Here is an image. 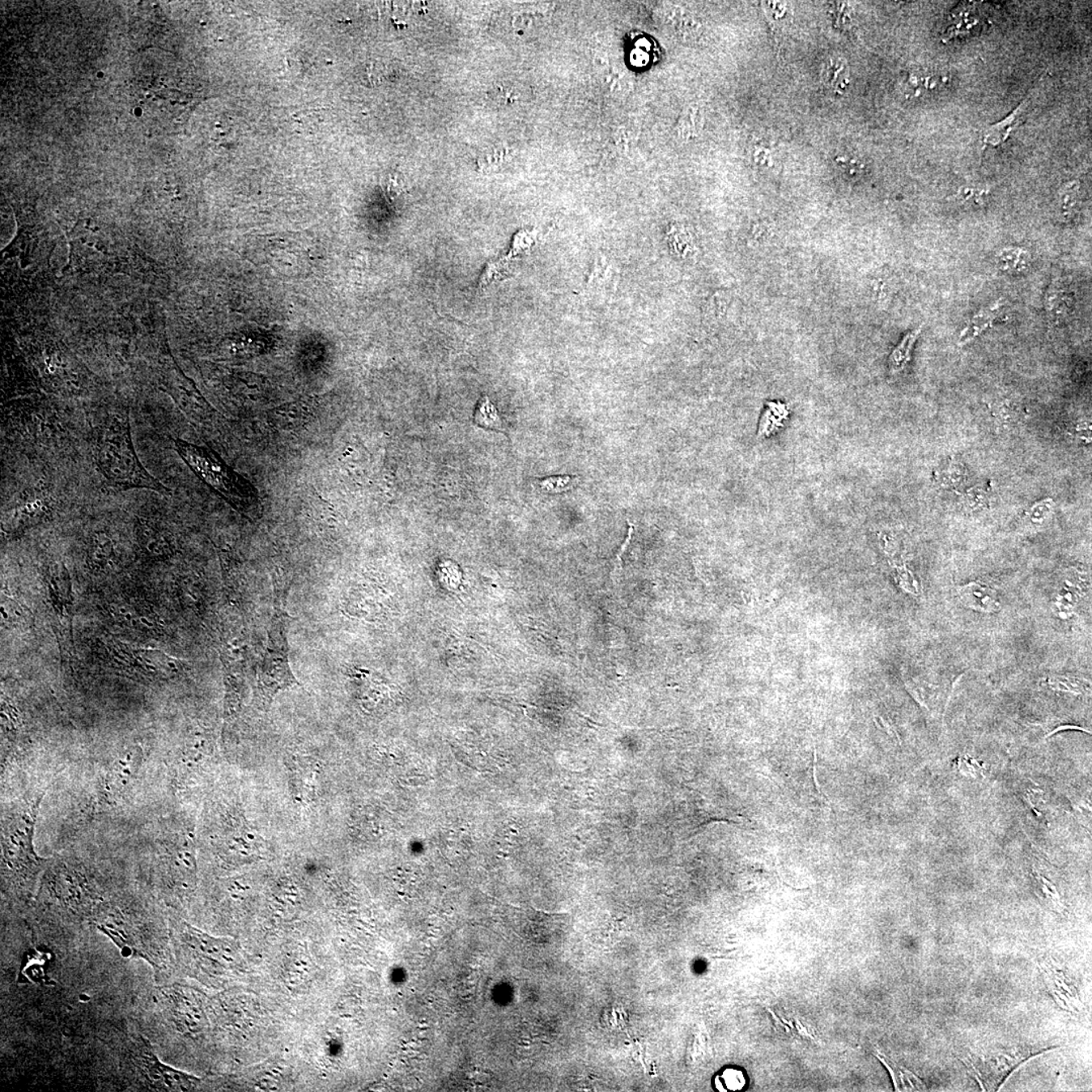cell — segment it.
Returning <instances> with one entry per match:
<instances>
[{
    "label": "cell",
    "instance_id": "d590c367",
    "mask_svg": "<svg viewBox=\"0 0 1092 1092\" xmlns=\"http://www.w3.org/2000/svg\"><path fill=\"white\" fill-rule=\"evenodd\" d=\"M817 761H818V753H817V749H814V783H815V786H817L818 792L820 794V797H822L826 798V797H824L823 793L822 792V789H820V786H819L818 781V777H817ZM826 801H827V799H826Z\"/></svg>",
    "mask_w": 1092,
    "mask_h": 1092
},
{
    "label": "cell",
    "instance_id": "f1b7e54d",
    "mask_svg": "<svg viewBox=\"0 0 1092 1092\" xmlns=\"http://www.w3.org/2000/svg\"><path fill=\"white\" fill-rule=\"evenodd\" d=\"M989 192L988 189L974 188V186H963L958 190L954 200L958 204L975 208V206H984L988 200Z\"/></svg>",
    "mask_w": 1092,
    "mask_h": 1092
},
{
    "label": "cell",
    "instance_id": "5bb4252c",
    "mask_svg": "<svg viewBox=\"0 0 1092 1092\" xmlns=\"http://www.w3.org/2000/svg\"><path fill=\"white\" fill-rule=\"evenodd\" d=\"M960 602L966 608L982 613H993L1000 610L996 590L979 582H972L957 588Z\"/></svg>",
    "mask_w": 1092,
    "mask_h": 1092
},
{
    "label": "cell",
    "instance_id": "484cf974",
    "mask_svg": "<svg viewBox=\"0 0 1092 1092\" xmlns=\"http://www.w3.org/2000/svg\"><path fill=\"white\" fill-rule=\"evenodd\" d=\"M714 1086L718 1091H738L745 1089L746 1077L744 1071L728 1069L714 1079Z\"/></svg>",
    "mask_w": 1092,
    "mask_h": 1092
},
{
    "label": "cell",
    "instance_id": "836d02e7",
    "mask_svg": "<svg viewBox=\"0 0 1092 1092\" xmlns=\"http://www.w3.org/2000/svg\"><path fill=\"white\" fill-rule=\"evenodd\" d=\"M628 525L629 529L627 538V539H625L623 545L621 546L619 551L617 552L614 571H613V574H614V572L618 571L621 566H622V555L624 554V552L627 551V548L628 547L629 543H631V538L633 537V531H635V526H633V525H631V522H628Z\"/></svg>",
    "mask_w": 1092,
    "mask_h": 1092
},
{
    "label": "cell",
    "instance_id": "603a6c76",
    "mask_svg": "<svg viewBox=\"0 0 1092 1092\" xmlns=\"http://www.w3.org/2000/svg\"><path fill=\"white\" fill-rule=\"evenodd\" d=\"M936 76L923 69L909 71L903 81V91L909 99H916L936 87Z\"/></svg>",
    "mask_w": 1092,
    "mask_h": 1092
},
{
    "label": "cell",
    "instance_id": "d6986e66",
    "mask_svg": "<svg viewBox=\"0 0 1092 1092\" xmlns=\"http://www.w3.org/2000/svg\"><path fill=\"white\" fill-rule=\"evenodd\" d=\"M923 332V326L917 327L915 330L909 331L907 335L901 339L900 342L893 349L888 359V369L890 376H894L903 372L907 368L909 361L911 359L913 348L917 339Z\"/></svg>",
    "mask_w": 1092,
    "mask_h": 1092
},
{
    "label": "cell",
    "instance_id": "cb8c5ba5",
    "mask_svg": "<svg viewBox=\"0 0 1092 1092\" xmlns=\"http://www.w3.org/2000/svg\"><path fill=\"white\" fill-rule=\"evenodd\" d=\"M668 242L672 253L679 257H689L695 254V242L688 229L681 225H673L669 231Z\"/></svg>",
    "mask_w": 1092,
    "mask_h": 1092
},
{
    "label": "cell",
    "instance_id": "d4e9b609",
    "mask_svg": "<svg viewBox=\"0 0 1092 1092\" xmlns=\"http://www.w3.org/2000/svg\"><path fill=\"white\" fill-rule=\"evenodd\" d=\"M767 406H768V408H767L765 413L763 414L760 426H758V437L761 438V440L762 438L768 437L770 434L777 431L778 428L781 427L782 422L786 419L789 413L788 408H787L785 404L774 403V402H772V403H768Z\"/></svg>",
    "mask_w": 1092,
    "mask_h": 1092
},
{
    "label": "cell",
    "instance_id": "7c38bea8",
    "mask_svg": "<svg viewBox=\"0 0 1092 1092\" xmlns=\"http://www.w3.org/2000/svg\"><path fill=\"white\" fill-rule=\"evenodd\" d=\"M18 502L11 509V521L22 526L46 516L53 501L45 491L32 489L23 493Z\"/></svg>",
    "mask_w": 1092,
    "mask_h": 1092
},
{
    "label": "cell",
    "instance_id": "6da1fadb",
    "mask_svg": "<svg viewBox=\"0 0 1092 1092\" xmlns=\"http://www.w3.org/2000/svg\"><path fill=\"white\" fill-rule=\"evenodd\" d=\"M89 924L112 940L125 957L147 962L158 977L168 969L169 928L162 931L159 921L125 908L116 900L104 899L96 907Z\"/></svg>",
    "mask_w": 1092,
    "mask_h": 1092
},
{
    "label": "cell",
    "instance_id": "83f0119b",
    "mask_svg": "<svg viewBox=\"0 0 1092 1092\" xmlns=\"http://www.w3.org/2000/svg\"><path fill=\"white\" fill-rule=\"evenodd\" d=\"M1047 685L1055 691L1073 694V695H1081L1086 691V685L1083 681L1077 678L1054 675L1047 678Z\"/></svg>",
    "mask_w": 1092,
    "mask_h": 1092
},
{
    "label": "cell",
    "instance_id": "ac0fdd59",
    "mask_svg": "<svg viewBox=\"0 0 1092 1092\" xmlns=\"http://www.w3.org/2000/svg\"><path fill=\"white\" fill-rule=\"evenodd\" d=\"M1030 97H1032V95H1029L1028 96H1026V99L1024 101H1022V103L1020 105H1018V107L1016 109H1014V111L1012 113H1010V115L1008 117H1005L1004 121H1000V123L990 125V127L988 130H986L984 136V142L985 145L993 146V147H996V146H1000L1005 143L1006 139H1008V138L1009 137L1010 133H1012L1013 130L1016 129L1018 121H1020L1021 120L1022 113H1024L1025 109L1026 108V107H1028L1030 104Z\"/></svg>",
    "mask_w": 1092,
    "mask_h": 1092
},
{
    "label": "cell",
    "instance_id": "4dcf8cb0",
    "mask_svg": "<svg viewBox=\"0 0 1092 1092\" xmlns=\"http://www.w3.org/2000/svg\"><path fill=\"white\" fill-rule=\"evenodd\" d=\"M830 71L831 75V79H828V83H831V87H834L835 91L846 87L848 81V70L842 60L831 61Z\"/></svg>",
    "mask_w": 1092,
    "mask_h": 1092
},
{
    "label": "cell",
    "instance_id": "8d00e7d4",
    "mask_svg": "<svg viewBox=\"0 0 1092 1092\" xmlns=\"http://www.w3.org/2000/svg\"><path fill=\"white\" fill-rule=\"evenodd\" d=\"M103 76H104V73H103V72H101V73L99 72V79H101V77H103Z\"/></svg>",
    "mask_w": 1092,
    "mask_h": 1092
},
{
    "label": "cell",
    "instance_id": "8992f818",
    "mask_svg": "<svg viewBox=\"0 0 1092 1092\" xmlns=\"http://www.w3.org/2000/svg\"><path fill=\"white\" fill-rule=\"evenodd\" d=\"M174 446L185 464L210 488L246 516H257V491L249 481L227 465L217 453L182 440H174Z\"/></svg>",
    "mask_w": 1092,
    "mask_h": 1092
},
{
    "label": "cell",
    "instance_id": "f546056e",
    "mask_svg": "<svg viewBox=\"0 0 1092 1092\" xmlns=\"http://www.w3.org/2000/svg\"><path fill=\"white\" fill-rule=\"evenodd\" d=\"M701 119L700 112L698 108L688 109L686 115L682 117L679 125L680 133L684 137L695 136L699 132Z\"/></svg>",
    "mask_w": 1092,
    "mask_h": 1092
},
{
    "label": "cell",
    "instance_id": "ba28073f",
    "mask_svg": "<svg viewBox=\"0 0 1092 1092\" xmlns=\"http://www.w3.org/2000/svg\"><path fill=\"white\" fill-rule=\"evenodd\" d=\"M1032 1051L1024 1049L1022 1047L1010 1050L1009 1052L1004 1051H989L985 1054L974 1055L970 1056L969 1066L971 1067L973 1073H975L974 1077L980 1083L984 1090H996L1001 1086L1005 1079L1012 1073L1014 1069L1026 1058L1030 1057Z\"/></svg>",
    "mask_w": 1092,
    "mask_h": 1092
},
{
    "label": "cell",
    "instance_id": "4fadbf2b",
    "mask_svg": "<svg viewBox=\"0 0 1092 1092\" xmlns=\"http://www.w3.org/2000/svg\"><path fill=\"white\" fill-rule=\"evenodd\" d=\"M1044 304L1051 322L1055 325L1063 324L1073 314L1075 296L1064 282L1055 279L1047 290Z\"/></svg>",
    "mask_w": 1092,
    "mask_h": 1092
},
{
    "label": "cell",
    "instance_id": "d6a6232c",
    "mask_svg": "<svg viewBox=\"0 0 1092 1092\" xmlns=\"http://www.w3.org/2000/svg\"><path fill=\"white\" fill-rule=\"evenodd\" d=\"M1037 880L1039 886H1040L1042 894L1044 895L1046 899H1048L1051 901V903L1054 904L1060 903V897H1059L1058 892L1056 890V888L1054 887V885L1052 883H1050L1048 880L1045 879L1044 877H1042L1041 875H1037Z\"/></svg>",
    "mask_w": 1092,
    "mask_h": 1092
},
{
    "label": "cell",
    "instance_id": "e0dca14e",
    "mask_svg": "<svg viewBox=\"0 0 1092 1092\" xmlns=\"http://www.w3.org/2000/svg\"><path fill=\"white\" fill-rule=\"evenodd\" d=\"M1082 190L1078 181L1067 182L1059 189L1057 196V212L1061 220L1073 221L1081 213L1082 206Z\"/></svg>",
    "mask_w": 1092,
    "mask_h": 1092
},
{
    "label": "cell",
    "instance_id": "2e32d148",
    "mask_svg": "<svg viewBox=\"0 0 1092 1092\" xmlns=\"http://www.w3.org/2000/svg\"><path fill=\"white\" fill-rule=\"evenodd\" d=\"M997 269L1005 274L1022 275L1028 273L1033 265V255L1025 247H1005L996 254Z\"/></svg>",
    "mask_w": 1092,
    "mask_h": 1092
},
{
    "label": "cell",
    "instance_id": "52a82bcc",
    "mask_svg": "<svg viewBox=\"0 0 1092 1092\" xmlns=\"http://www.w3.org/2000/svg\"><path fill=\"white\" fill-rule=\"evenodd\" d=\"M125 1071L135 1086L152 1091H193L202 1079L174 1069L161 1060L151 1041L144 1034H136L125 1051Z\"/></svg>",
    "mask_w": 1092,
    "mask_h": 1092
},
{
    "label": "cell",
    "instance_id": "44dd1931",
    "mask_svg": "<svg viewBox=\"0 0 1092 1092\" xmlns=\"http://www.w3.org/2000/svg\"><path fill=\"white\" fill-rule=\"evenodd\" d=\"M113 558H115V546L112 539L101 533L93 535L88 546V563L93 570H104Z\"/></svg>",
    "mask_w": 1092,
    "mask_h": 1092
},
{
    "label": "cell",
    "instance_id": "7402d4cb",
    "mask_svg": "<svg viewBox=\"0 0 1092 1092\" xmlns=\"http://www.w3.org/2000/svg\"><path fill=\"white\" fill-rule=\"evenodd\" d=\"M139 537L142 546L145 547L148 554L159 556L168 550V543L164 535L150 521H141Z\"/></svg>",
    "mask_w": 1092,
    "mask_h": 1092
},
{
    "label": "cell",
    "instance_id": "1f68e13d",
    "mask_svg": "<svg viewBox=\"0 0 1092 1092\" xmlns=\"http://www.w3.org/2000/svg\"><path fill=\"white\" fill-rule=\"evenodd\" d=\"M958 768L964 776L977 778L984 775V766L981 764V762L976 761L975 758L965 756L958 760Z\"/></svg>",
    "mask_w": 1092,
    "mask_h": 1092
},
{
    "label": "cell",
    "instance_id": "e575fe53",
    "mask_svg": "<svg viewBox=\"0 0 1092 1092\" xmlns=\"http://www.w3.org/2000/svg\"><path fill=\"white\" fill-rule=\"evenodd\" d=\"M968 500L969 505L971 506L972 508L975 509L979 508V507L986 506V503H988V499H986L984 491L978 489H973L970 491L968 494Z\"/></svg>",
    "mask_w": 1092,
    "mask_h": 1092
},
{
    "label": "cell",
    "instance_id": "4316f807",
    "mask_svg": "<svg viewBox=\"0 0 1092 1092\" xmlns=\"http://www.w3.org/2000/svg\"><path fill=\"white\" fill-rule=\"evenodd\" d=\"M474 420L477 424L487 428L502 430L503 427L501 417L499 416L496 408L491 403L488 397H484L478 402Z\"/></svg>",
    "mask_w": 1092,
    "mask_h": 1092
},
{
    "label": "cell",
    "instance_id": "30bf717a",
    "mask_svg": "<svg viewBox=\"0 0 1092 1092\" xmlns=\"http://www.w3.org/2000/svg\"><path fill=\"white\" fill-rule=\"evenodd\" d=\"M1090 588V579L1086 574L1073 568L1067 571L1054 601L1057 615L1062 619L1070 618L1079 601L1087 594Z\"/></svg>",
    "mask_w": 1092,
    "mask_h": 1092
},
{
    "label": "cell",
    "instance_id": "8fae6325",
    "mask_svg": "<svg viewBox=\"0 0 1092 1092\" xmlns=\"http://www.w3.org/2000/svg\"><path fill=\"white\" fill-rule=\"evenodd\" d=\"M1041 970L1047 986L1059 1005L1069 1012L1081 1009L1082 1005L1077 989L1064 972L1048 964L1042 965Z\"/></svg>",
    "mask_w": 1092,
    "mask_h": 1092
},
{
    "label": "cell",
    "instance_id": "9c48e42d",
    "mask_svg": "<svg viewBox=\"0 0 1092 1092\" xmlns=\"http://www.w3.org/2000/svg\"><path fill=\"white\" fill-rule=\"evenodd\" d=\"M143 763V750L131 746L113 762L101 785V797L109 805H116L134 785Z\"/></svg>",
    "mask_w": 1092,
    "mask_h": 1092
},
{
    "label": "cell",
    "instance_id": "3957f363",
    "mask_svg": "<svg viewBox=\"0 0 1092 1092\" xmlns=\"http://www.w3.org/2000/svg\"><path fill=\"white\" fill-rule=\"evenodd\" d=\"M92 453L97 469L109 485L168 494V488L141 464L127 414H112L100 422L93 432Z\"/></svg>",
    "mask_w": 1092,
    "mask_h": 1092
},
{
    "label": "cell",
    "instance_id": "277c9868",
    "mask_svg": "<svg viewBox=\"0 0 1092 1092\" xmlns=\"http://www.w3.org/2000/svg\"><path fill=\"white\" fill-rule=\"evenodd\" d=\"M39 899L61 923L73 925L89 924L105 899L79 869L52 860L40 881Z\"/></svg>",
    "mask_w": 1092,
    "mask_h": 1092
},
{
    "label": "cell",
    "instance_id": "9a60e30c",
    "mask_svg": "<svg viewBox=\"0 0 1092 1092\" xmlns=\"http://www.w3.org/2000/svg\"><path fill=\"white\" fill-rule=\"evenodd\" d=\"M1002 307H1004V304L1001 303V300H997V302L989 304L988 307L978 311L970 320L967 326L961 332L960 343H968L992 328L1001 319Z\"/></svg>",
    "mask_w": 1092,
    "mask_h": 1092
},
{
    "label": "cell",
    "instance_id": "5b68a950",
    "mask_svg": "<svg viewBox=\"0 0 1092 1092\" xmlns=\"http://www.w3.org/2000/svg\"><path fill=\"white\" fill-rule=\"evenodd\" d=\"M287 595L286 591L274 592V613L267 627L266 648L257 667L255 697L262 709L269 708L279 692L300 686L288 660L287 633L292 617L287 611Z\"/></svg>",
    "mask_w": 1092,
    "mask_h": 1092
},
{
    "label": "cell",
    "instance_id": "7a4b0ae2",
    "mask_svg": "<svg viewBox=\"0 0 1092 1092\" xmlns=\"http://www.w3.org/2000/svg\"><path fill=\"white\" fill-rule=\"evenodd\" d=\"M44 794L26 809L4 820L2 836V891L11 899L30 900L50 859L36 854L34 835Z\"/></svg>",
    "mask_w": 1092,
    "mask_h": 1092
},
{
    "label": "cell",
    "instance_id": "ffe728a7",
    "mask_svg": "<svg viewBox=\"0 0 1092 1092\" xmlns=\"http://www.w3.org/2000/svg\"><path fill=\"white\" fill-rule=\"evenodd\" d=\"M876 1057L879 1059L883 1065L886 1067L889 1073L891 1075L893 1085L896 1091L908 1090H924L927 1089L924 1083L920 1081L911 1071L904 1069L903 1066L897 1064L894 1061L889 1059L886 1055L877 1053Z\"/></svg>",
    "mask_w": 1092,
    "mask_h": 1092
}]
</instances>
